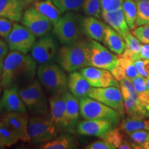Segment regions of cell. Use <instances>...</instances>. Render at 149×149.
Returning <instances> with one entry per match:
<instances>
[{
    "mask_svg": "<svg viewBox=\"0 0 149 149\" xmlns=\"http://www.w3.org/2000/svg\"><path fill=\"white\" fill-rule=\"evenodd\" d=\"M37 62L31 55L11 51L3 61L0 85L3 88L26 86L34 80Z\"/></svg>",
    "mask_w": 149,
    "mask_h": 149,
    "instance_id": "6da1fadb",
    "label": "cell"
},
{
    "mask_svg": "<svg viewBox=\"0 0 149 149\" xmlns=\"http://www.w3.org/2000/svg\"><path fill=\"white\" fill-rule=\"evenodd\" d=\"M58 62L67 72L81 70L90 64L89 40L82 38L63 45L58 52Z\"/></svg>",
    "mask_w": 149,
    "mask_h": 149,
    "instance_id": "7a4b0ae2",
    "label": "cell"
},
{
    "mask_svg": "<svg viewBox=\"0 0 149 149\" xmlns=\"http://www.w3.org/2000/svg\"><path fill=\"white\" fill-rule=\"evenodd\" d=\"M19 91L27 110L31 114L48 116L50 111L49 102L38 79L33 80L19 88Z\"/></svg>",
    "mask_w": 149,
    "mask_h": 149,
    "instance_id": "3957f363",
    "label": "cell"
},
{
    "mask_svg": "<svg viewBox=\"0 0 149 149\" xmlns=\"http://www.w3.org/2000/svg\"><path fill=\"white\" fill-rule=\"evenodd\" d=\"M65 70L53 63L40 64L37 69V76L43 88L52 95L66 90L68 77Z\"/></svg>",
    "mask_w": 149,
    "mask_h": 149,
    "instance_id": "277c9868",
    "label": "cell"
},
{
    "mask_svg": "<svg viewBox=\"0 0 149 149\" xmlns=\"http://www.w3.org/2000/svg\"><path fill=\"white\" fill-rule=\"evenodd\" d=\"M79 107L80 115L84 120H109L115 126L120 123L122 115L119 112L88 96L80 99Z\"/></svg>",
    "mask_w": 149,
    "mask_h": 149,
    "instance_id": "5b68a950",
    "label": "cell"
},
{
    "mask_svg": "<svg viewBox=\"0 0 149 149\" xmlns=\"http://www.w3.org/2000/svg\"><path fill=\"white\" fill-rule=\"evenodd\" d=\"M81 19L73 12L66 13L53 25V33L63 45L81 39Z\"/></svg>",
    "mask_w": 149,
    "mask_h": 149,
    "instance_id": "8992f818",
    "label": "cell"
},
{
    "mask_svg": "<svg viewBox=\"0 0 149 149\" xmlns=\"http://www.w3.org/2000/svg\"><path fill=\"white\" fill-rule=\"evenodd\" d=\"M58 131L51 117L34 115L29 119V135L33 144L48 142L57 137Z\"/></svg>",
    "mask_w": 149,
    "mask_h": 149,
    "instance_id": "52a82bcc",
    "label": "cell"
},
{
    "mask_svg": "<svg viewBox=\"0 0 149 149\" xmlns=\"http://www.w3.org/2000/svg\"><path fill=\"white\" fill-rule=\"evenodd\" d=\"M36 37L25 26L20 25L15 22L6 40L10 51L28 54L31 51L37 42Z\"/></svg>",
    "mask_w": 149,
    "mask_h": 149,
    "instance_id": "ba28073f",
    "label": "cell"
},
{
    "mask_svg": "<svg viewBox=\"0 0 149 149\" xmlns=\"http://www.w3.org/2000/svg\"><path fill=\"white\" fill-rule=\"evenodd\" d=\"M88 97L116 110L122 116L124 115V100L120 88L114 86L104 88L91 87Z\"/></svg>",
    "mask_w": 149,
    "mask_h": 149,
    "instance_id": "9c48e42d",
    "label": "cell"
},
{
    "mask_svg": "<svg viewBox=\"0 0 149 149\" xmlns=\"http://www.w3.org/2000/svg\"><path fill=\"white\" fill-rule=\"evenodd\" d=\"M90 48V64L94 66L111 71L118 64V57L112 53L98 41L89 40Z\"/></svg>",
    "mask_w": 149,
    "mask_h": 149,
    "instance_id": "30bf717a",
    "label": "cell"
},
{
    "mask_svg": "<svg viewBox=\"0 0 149 149\" xmlns=\"http://www.w3.org/2000/svg\"><path fill=\"white\" fill-rule=\"evenodd\" d=\"M22 23L37 37L45 36L53 26L48 19L38 12L34 7L24 11Z\"/></svg>",
    "mask_w": 149,
    "mask_h": 149,
    "instance_id": "8fae6325",
    "label": "cell"
},
{
    "mask_svg": "<svg viewBox=\"0 0 149 149\" xmlns=\"http://www.w3.org/2000/svg\"><path fill=\"white\" fill-rule=\"evenodd\" d=\"M57 53V44L51 36L41 37L31 50V56L40 64L51 63Z\"/></svg>",
    "mask_w": 149,
    "mask_h": 149,
    "instance_id": "7c38bea8",
    "label": "cell"
},
{
    "mask_svg": "<svg viewBox=\"0 0 149 149\" xmlns=\"http://www.w3.org/2000/svg\"><path fill=\"white\" fill-rule=\"evenodd\" d=\"M29 119L26 113L11 112L7 113L2 121L13 130L19 140L29 142L31 141L29 135Z\"/></svg>",
    "mask_w": 149,
    "mask_h": 149,
    "instance_id": "4fadbf2b",
    "label": "cell"
},
{
    "mask_svg": "<svg viewBox=\"0 0 149 149\" xmlns=\"http://www.w3.org/2000/svg\"><path fill=\"white\" fill-rule=\"evenodd\" d=\"M0 112H23L26 113L27 108L20 96L19 88L17 86L4 88L0 100Z\"/></svg>",
    "mask_w": 149,
    "mask_h": 149,
    "instance_id": "5bb4252c",
    "label": "cell"
},
{
    "mask_svg": "<svg viewBox=\"0 0 149 149\" xmlns=\"http://www.w3.org/2000/svg\"><path fill=\"white\" fill-rule=\"evenodd\" d=\"M115 126L114 124L109 120H84L77 124V132L81 135L101 137Z\"/></svg>",
    "mask_w": 149,
    "mask_h": 149,
    "instance_id": "9a60e30c",
    "label": "cell"
},
{
    "mask_svg": "<svg viewBox=\"0 0 149 149\" xmlns=\"http://www.w3.org/2000/svg\"><path fill=\"white\" fill-rule=\"evenodd\" d=\"M66 91H59L53 95L48 100L51 119L59 130L64 129Z\"/></svg>",
    "mask_w": 149,
    "mask_h": 149,
    "instance_id": "2e32d148",
    "label": "cell"
},
{
    "mask_svg": "<svg viewBox=\"0 0 149 149\" xmlns=\"http://www.w3.org/2000/svg\"><path fill=\"white\" fill-rule=\"evenodd\" d=\"M26 5L22 0H0V17L13 22L22 21L24 8Z\"/></svg>",
    "mask_w": 149,
    "mask_h": 149,
    "instance_id": "e0dca14e",
    "label": "cell"
},
{
    "mask_svg": "<svg viewBox=\"0 0 149 149\" xmlns=\"http://www.w3.org/2000/svg\"><path fill=\"white\" fill-rule=\"evenodd\" d=\"M102 16L104 21L115 31H116L123 38L130 33V28L124 17V12L122 8L115 10L102 12Z\"/></svg>",
    "mask_w": 149,
    "mask_h": 149,
    "instance_id": "ac0fdd59",
    "label": "cell"
},
{
    "mask_svg": "<svg viewBox=\"0 0 149 149\" xmlns=\"http://www.w3.org/2000/svg\"><path fill=\"white\" fill-rule=\"evenodd\" d=\"M105 24L92 16L84 17L81 21V30L83 34L92 40L104 42Z\"/></svg>",
    "mask_w": 149,
    "mask_h": 149,
    "instance_id": "d6986e66",
    "label": "cell"
},
{
    "mask_svg": "<svg viewBox=\"0 0 149 149\" xmlns=\"http://www.w3.org/2000/svg\"><path fill=\"white\" fill-rule=\"evenodd\" d=\"M68 88L78 100L88 96V92L91 88L88 81L80 72H71L68 77Z\"/></svg>",
    "mask_w": 149,
    "mask_h": 149,
    "instance_id": "ffe728a7",
    "label": "cell"
},
{
    "mask_svg": "<svg viewBox=\"0 0 149 149\" xmlns=\"http://www.w3.org/2000/svg\"><path fill=\"white\" fill-rule=\"evenodd\" d=\"M79 100L72 93L66 91L64 129L73 128L79 120Z\"/></svg>",
    "mask_w": 149,
    "mask_h": 149,
    "instance_id": "44dd1931",
    "label": "cell"
},
{
    "mask_svg": "<svg viewBox=\"0 0 149 149\" xmlns=\"http://www.w3.org/2000/svg\"><path fill=\"white\" fill-rule=\"evenodd\" d=\"M104 43L110 51L117 55H121L126 48L124 38L109 25L105 26Z\"/></svg>",
    "mask_w": 149,
    "mask_h": 149,
    "instance_id": "7402d4cb",
    "label": "cell"
},
{
    "mask_svg": "<svg viewBox=\"0 0 149 149\" xmlns=\"http://www.w3.org/2000/svg\"><path fill=\"white\" fill-rule=\"evenodd\" d=\"M33 7L41 14L55 24L61 17V13L53 3V0H41L35 1Z\"/></svg>",
    "mask_w": 149,
    "mask_h": 149,
    "instance_id": "603a6c76",
    "label": "cell"
},
{
    "mask_svg": "<svg viewBox=\"0 0 149 149\" xmlns=\"http://www.w3.org/2000/svg\"><path fill=\"white\" fill-rule=\"evenodd\" d=\"M124 110L129 117L134 118H146L148 111H146L137 100V93H135L129 97L124 100Z\"/></svg>",
    "mask_w": 149,
    "mask_h": 149,
    "instance_id": "cb8c5ba5",
    "label": "cell"
},
{
    "mask_svg": "<svg viewBox=\"0 0 149 149\" xmlns=\"http://www.w3.org/2000/svg\"><path fill=\"white\" fill-rule=\"evenodd\" d=\"M75 139L68 135H62L56 137L41 146L42 149H74L77 148Z\"/></svg>",
    "mask_w": 149,
    "mask_h": 149,
    "instance_id": "d4e9b609",
    "label": "cell"
},
{
    "mask_svg": "<svg viewBox=\"0 0 149 149\" xmlns=\"http://www.w3.org/2000/svg\"><path fill=\"white\" fill-rule=\"evenodd\" d=\"M121 129L126 134L139 130H146L149 131V120L144 118H134L131 117H126L121 123Z\"/></svg>",
    "mask_w": 149,
    "mask_h": 149,
    "instance_id": "484cf974",
    "label": "cell"
},
{
    "mask_svg": "<svg viewBox=\"0 0 149 149\" xmlns=\"http://www.w3.org/2000/svg\"><path fill=\"white\" fill-rule=\"evenodd\" d=\"M104 70L105 69L96 68L94 66H86L80 70V72L88 81L91 87L102 86Z\"/></svg>",
    "mask_w": 149,
    "mask_h": 149,
    "instance_id": "4316f807",
    "label": "cell"
},
{
    "mask_svg": "<svg viewBox=\"0 0 149 149\" xmlns=\"http://www.w3.org/2000/svg\"><path fill=\"white\" fill-rule=\"evenodd\" d=\"M122 8L128 26L130 29L133 31L135 28V24L137 19V1L136 0H124L123 1Z\"/></svg>",
    "mask_w": 149,
    "mask_h": 149,
    "instance_id": "83f0119b",
    "label": "cell"
},
{
    "mask_svg": "<svg viewBox=\"0 0 149 149\" xmlns=\"http://www.w3.org/2000/svg\"><path fill=\"white\" fill-rule=\"evenodd\" d=\"M19 140L13 130L3 121L0 122V143L6 147H10Z\"/></svg>",
    "mask_w": 149,
    "mask_h": 149,
    "instance_id": "f1b7e54d",
    "label": "cell"
},
{
    "mask_svg": "<svg viewBox=\"0 0 149 149\" xmlns=\"http://www.w3.org/2000/svg\"><path fill=\"white\" fill-rule=\"evenodd\" d=\"M84 0H53V3L62 13L79 11L82 8Z\"/></svg>",
    "mask_w": 149,
    "mask_h": 149,
    "instance_id": "f546056e",
    "label": "cell"
},
{
    "mask_svg": "<svg viewBox=\"0 0 149 149\" xmlns=\"http://www.w3.org/2000/svg\"><path fill=\"white\" fill-rule=\"evenodd\" d=\"M137 14L135 27L149 24V1H138L137 2Z\"/></svg>",
    "mask_w": 149,
    "mask_h": 149,
    "instance_id": "4dcf8cb0",
    "label": "cell"
},
{
    "mask_svg": "<svg viewBox=\"0 0 149 149\" xmlns=\"http://www.w3.org/2000/svg\"><path fill=\"white\" fill-rule=\"evenodd\" d=\"M84 13L88 16L100 18L102 15V7L100 0H84L82 4Z\"/></svg>",
    "mask_w": 149,
    "mask_h": 149,
    "instance_id": "1f68e13d",
    "label": "cell"
},
{
    "mask_svg": "<svg viewBox=\"0 0 149 149\" xmlns=\"http://www.w3.org/2000/svg\"><path fill=\"white\" fill-rule=\"evenodd\" d=\"M100 138L109 141V143L115 146L116 148H119L123 139H124V135H123L121 128L114 127L113 129L110 130L107 133L102 135Z\"/></svg>",
    "mask_w": 149,
    "mask_h": 149,
    "instance_id": "d6a6232c",
    "label": "cell"
},
{
    "mask_svg": "<svg viewBox=\"0 0 149 149\" xmlns=\"http://www.w3.org/2000/svg\"><path fill=\"white\" fill-rule=\"evenodd\" d=\"M129 137L133 141V148H142V146L148 139L149 136L148 130H139L137 131L128 134Z\"/></svg>",
    "mask_w": 149,
    "mask_h": 149,
    "instance_id": "836d02e7",
    "label": "cell"
},
{
    "mask_svg": "<svg viewBox=\"0 0 149 149\" xmlns=\"http://www.w3.org/2000/svg\"><path fill=\"white\" fill-rule=\"evenodd\" d=\"M120 88L123 100H126L136 93L132 80L127 77L120 81Z\"/></svg>",
    "mask_w": 149,
    "mask_h": 149,
    "instance_id": "e575fe53",
    "label": "cell"
},
{
    "mask_svg": "<svg viewBox=\"0 0 149 149\" xmlns=\"http://www.w3.org/2000/svg\"><path fill=\"white\" fill-rule=\"evenodd\" d=\"M124 40L126 44V47L133 52L134 55L139 54L140 53L141 48V44L140 43V41L133 34L129 33L128 34L126 35Z\"/></svg>",
    "mask_w": 149,
    "mask_h": 149,
    "instance_id": "d590c367",
    "label": "cell"
},
{
    "mask_svg": "<svg viewBox=\"0 0 149 149\" xmlns=\"http://www.w3.org/2000/svg\"><path fill=\"white\" fill-rule=\"evenodd\" d=\"M133 34L140 42L144 44H149V24L135 27L133 30Z\"/></svg>",
    "mask_w": 149,
    "mask_h": 149,
    "instance_id": "8d00e7d4",
    "label": "cell"
},
{
    "mask_svg": "<svg viewBox=\"0 0 149 149\" xmlns=\"http://www.w3.org/2000/svg\"><path fill=\"white\" fill-rule=\"evenodd\" d=\"M124 0H100L101 3L102 12L115 10L122 8Z\"/></svg>",
    "mask_w": 149,
    "mask_h": 149,
    "instance_id": "74e56055",
    "label": "cell"
},
{
    "mask_svg": "<svg viewBox=\"0 0 149 149\" xmlns=\"http://www.w3.org/2000/svg\"><path fill=\"white\" fill-rule=\"evenodd\" d=\"M13 22L8 19L0 17V37L6 39L13 26Z\"/></svg>",
    "mask_w": 149,
    "mask_h": 149,
    "instance_id": "f35d334b",
    "label": "cell"
},
{
    "mask_svg": "<svg viewBox=\"0 0 149 149\" xmlns=\"http://www.w3.org/2000/svg\"><path fill=\"white\" fill-rule=\"evenodd\" d=\"M86 149H115V146L109 143V141L101 139L100 140H97L94 142L91 143L85 147Z\"/></svg>",
    "mask_w": 149,
    "mask_h": 149,
    "instance_id": "ab89813d",
    "label": "cell"
},
{
    "mask_svg": "<svg viewBox=\"0 0 149 149\" xmlns=\"http://www.w3.org/2000/svg\"><path fill=\"white\" fill-rule=\"evenodd\" d=\"M132 82L133 84L134 88H135V90L137 94L142 92V91L147 90L146 80L145 77H141L138 74L137 77L132 79Z\"/></svg>",
    "mask_w": 149,
    "mask_h": 149,
    "instance_id": "60d3db41",
    "label": "cell"
},
{
    "mask_svg": "<svg viewBox=\"0 0 149 149\" xmlns=\"http://www.w3.org/2000/svg\"><path fill=\"white\" fill-rule=\"evenodd\" d=\"M137 100L139 103L146 111H149V90L142 91L137 94Z\"/></svg>",
    "mask_w": 149,
    "mask_h": 149,
    "instance_id": "b9f144b4",
    "label": "cell"
},
{
    "mask_svg": "<svg viewBox=\"0 0 149 149\" xmlns=\"http://www.w3.org/2000/svg\"><path fill=\"white\" fill-rule=\"evenodd\" d=\"M111 72L112 74L113 75V77L118 81H120L122 79L126 77V70L124 68H122V66H120L119 64H117Z\"/></svg>",
    "mask_w": 149,
    "mask_h": 149,
    "instance_id": "7bdbcfd3",
    "label": "cell"
},
{
    "mask_svg": "<svg viewBox=\"0 0 149 149\" xmlns=\"http://www.w3.org/2000/svg\"><path fill=\"white\" fill-rule=\"evenodd\" d=\"M138 59L149 60V44H144L141 46L140 53L133 55V61Z\"/></svg>",
    "mask_w": 149,
    "mask_h": 149,
    "instance_id": "ee69618b",
    "label": "cell"
},
{
    "mask_svg": "<svg viewBox=\"0 0 149 149\" xmlns=\"http://www.w3.org/2000/svg\"><path fill=\"white\" fill-rule=\"evenodd\" d=\"M133 64L137 68V72H138L139 75L141 76V77L147 78L148 77V74H147L144 68V60H141V59H135L133 61Z\"/></svg>",
    "mask_w": 149,
    "mask_h": 149,
    "instance_id": "f6af8a7d",
    "label": "cell"
},
{
    "mask_svg": "<svg viewBox=\"0 0 149 149\" xmlns=\"http://www.w3.org/2000/svg\"><path fill=\"white\" fill-rule=\"evenodd\" d=\"M9 47L7 42L0 38V61L3 62L4 59L8 54Z\"/></svg>",
    "mask_w": 149,
    "mask_h": 149,
    "instance_id": "bcb514c9",
    "label": "cell"
},
{
    "mask_svg": "<svg viewBox=\"0 0 149 149\" xmlns=\"http://www.w3.org/2000/svg\"><path fill=\"white\" fill-rule=\"evenodd\" d=\"M137 73H138V72H137V68H136V67L135 66V64H133V62L126 68V77L129 78L130 79L132 80L133 78L137 77V76L138 75V74Z\"/></svg>",
    "mask_w": 149,
    "mask_h": 149,
    "instance_id": "7dc6e473",
    "label": "cell"
},
{
    "mask_svg": "<svg viewBox=\"0 0 149 149\" xmlns=\"http://www.w3.org/2000/svg\"><path fill=\"white\" fill-rule=\"evenodd\" d=\"M117 57H118V64L120 66H122V68H124L125 70L129 65L133 62V61L131 59L126 58V57H122L121 55H118Z\"/></svg>",
    "mask_w": 149,
    "mask_h": 149,
    "instance_id": "c3c4849f",
    "label": "cell"
},
{
    "mask_svg": "<svg viewBox=\"0 0 149 149\" xmlns=\"http://www.w3.org/2000/svg\"><path fill=\"white\" fill-rule=\"evenodd\" d=\"M120 149H131L133 148V146H132V143H130L129 141L126 140V139H123L122 144H120Z\"/></svg>",
    "mask_w": 149,
    "mask_h": 149,
    "instance_id": "681fc988",
    "label": "cell"
},
{
    "mask_svg": "<svg viewBox=\"0 0 149 149\" xmlns=\"http://www.w3.org/2000/svg\"><path fill=\"white\" fill-rule=\"evenodd\" d=\"M144 64L145 70H146L147 74L149 75V60H148V59H144Z\"/></svg>",
    "mask_w": 149,
    "mask_h": 149,
    "instance_id": "f907efd6",
    "label": "cell"
},
{
    "mask_svg": "<svg viewBox=\"0 0 149 149\" xmlns=\"http://www.w3.org/2000/svg\"><path fill=\"white\" fill-rule=\"evenodd\" d=\"M142 148L149 149V136L148 137V139H147V141L144 143V144L142 146Z\"/></svg>",
    "mask_w": 149,
    "mask_h": 149,
    "instance_id": "816d5d0a",
    "label": "cell"
},
{
    "mask_svg": "<svg viewBox=\"0 0 149 149\" xmlns=\"http://www.w3.org/2000/svg\"><path fill=\"white\" fill-rule=\"evenodd\" d=\"M25 2L26 4H29L31 3H35V1H41V0H22Z\"/></svg>",
    "mask_w": 149,
    "mask_h": 149,
    "instance_id": "f5cc1de1",
    "label": "cell"
},
{
    "mask_svg": "<svg viewBox=\"0 0 149 149\" xmlns=\"http://www.w3.org/2000/svg\"><path fill=\"white\" fill-rule=\"evenodd\" d=\"M3 64V62H1V61H0V76H1V72H2Z\"/></svg>",
    "mask_w": 149,
    "mask_h": 149,
    "instance_id": "db71d44e",
    "label": "cell"
},
{
    "mask_svg": "<svg viewBox=\"0 0 149 149\" xmlns=\"http://www.w3.org/2000/svg\"><path fill=\"white\" fill-rule=\"evenodd\" d=\"M146 85H147V89L149 90V76L147 78H146Z\"/></svg>",
    "mask_w": 149,
    "mask_h": 149,
    "instance_id": "11a10c76",
    "label": "cell"
},
{
    "mask_svg": "<svg viewBox=\"0 0 149 149\" xmlns=\"http://www.w3.org/2000/svg\"><path fill=\"white\" fill-rule=\"evenodd\" d=\"M5 147H6V146H3V144H1V143H0V149H3V148H5Z\"/></svg>",
    "mask_w": 149,
    "mask_h": 149,
    "instance_id": "9f6ffc18",
    "label": "cell"
},
{
    "mask_svg": "<svg viewBox=\"0 0 149 149\" xmlns=\"http://www.w3.org/2000/svg\"><path fill=\"white\" fill-rule=\"evenodd\" d=\"M137 1H149V0H137Z\"/></svg>",
    "mask_w": 149,
    "mask_h": 149,
    "instance_id": "6f0895ef",
    "label": "cell"
},
{
    "mask_svg": "<svg viewBox=\"0 0 149 149\" xmlns=\"http://www.w3.org/2000/svg\"><path fill=\"white\" fill-rule=\"evenodd\" d=\"M148 117H149V111H148Z\"/></svg>",
    "mask_w": 149,
    "mask_h": 149,
    "instance_id": "680465c9",
    "label": "cell"
}]
</instances>
